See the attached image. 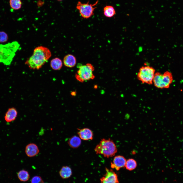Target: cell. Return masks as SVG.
<instances>
[{
  "mask_svg": "<svg viewBox=\"0 0 183 183\" xmlns=\"http://www.w3.org/2000/svg\"><path fill=\"white\" fill-rule=\"evenodd\" d=\"M32 55L25 62L29 68L32 69H39L48 61L51 56L50 50L47 48L40 46L34 50Z\"/></svg>",
  "mask_w": 183,
  "mask_h": 183,
  "instance_id": "obj_1",
  "label": "cell"
},
{
  "mask_svg": "<svg viewBox=\"0 0 183 183\" xmlns=\"http://www.w3.org/2000/svg\"><path fill=\"white\" fill-rule=\"evenodd\" d=\"M20 46V44L16 41L4 45L0 44V63L10 65Z\"/></svg>",
  "mask_w": 183,
  "mask_h": 183,
  "instance_id": "obj_2",
  "label": "cell"
},
{
  "mask_svg": "<svg viewBox=\"0 0 183 183\" xmlns=\"http://www.w3.org/2000/svg\"><path fill=\"white\" fill-rule=\"evenodd\" d=\"M94 150L96 153L103 155L109 158L114 156L117 152L116 146L112 140L103 139L96 146Z\"/></svg>",
  "mask_w": 183,
  "mask_h": 183,
  "instance_id": "obj_3",
  "label": "cell"
},
{
  "mask_svg": "<svg viewBox=\"0 0 183 183\" xmlns=\"http://www.w3.org/2000/svg\"><path fill=\"white\" fill-rule=\"evenodd\" d=\"M173 80L172 74L166 71L162 74L160 72L155 73L153 83L156 87L160 89L169 88Z\"/></svg>",
  "mask_w": 183,
  "mask_h": 183,
  "instance_id": "obj_4",
  "label": "cell"
},
{
  "mask_svg": "<svg viewBox=\"0 0 183 183\" xmlns=\"http://www.w3.org/2000/svg\"><path fill=\"white\" fill-rule=\"evenodd\" d=\"M78 70L76 74V79L81 82L93 79L95 76L93 74L94 69L90 64L87 63L85 65H78Z\"/></svg>",
  "mask_w": 183,
  "mask_h": 183,
  "instance_id": "obj_5",
  "label": "cell"
},
{
  "mask_svg": "<svg viewBox=\"0 0 183 183\" xmlns=\"http://www.w3.org/2000/svg\"><path fill=\"white\" fill-rule=\"evenodd\" d=\"M155 72V69L151 67L143 66L139 70L137 78L142 83L151 85L153 83Z\"/></svg>",
  "mask_w": 183,
  "mask_h": 183,
  "instance_id": "obj_6",
  "label": "cell"
},
{
  "mask_svg": "<svg viewBox=\"0 0 183 183\" xmlns=\"http://www.w3.org/2000/svg\"><path fill=\"white\" fill-rule=\"evenodd\" d=\"M98 2L97 0L94 3L89 4L88 2L86 3H83L79 1L76 6L81 15L84 18L87 19L94 14V10L96 7H95Z\"/></svg>",
  "mask_w": 183,
  "mask_h": 183,
  "instance_id": "obj_7",
  "label": "cell"
},
{
  "mask_svg": "<svg viewBox=\"0 0 183 183\" xmlns=\"http://www.w3.org/2000/svg\"><path fill=\"white\" fill-rule=\"evenodd\" d=\"M106 172L100 179L101 183H119L117 174L112 169L105 168Z\"/></svg>",
  "mask_w": 183,
  "mask_h": 183,
  "instance_id": "obj_8",
  "label": "cell"
},
{
  "mask_svg": "<svg viewBox=\"0 0 183 183\" xmlns=\"http://www.w3.org/2000/svg\"><path fill=\"white\" fill-rule=\"evenodd\" d=\"M126 161V159L123 156L118 155L115 156L112 162H111V167L117 171L125 166Z\"/></svg>",
  "mask_w": 183,
  "mask_h": 183,
  "instance_id": "obj_9",
  "label": "cell"
},
{
  "mask_svg": "<svg viewBox=\"0 0 183 183\" xmlns=\"http://www.w3.org/2000/svg\"><path fill=\"white\" fill-rule=\"evenodd\" d=\"M77 129L78 130L77 133L81 139L84 140H92L93 139V134L92 131L90 129L87 128Z\"/></svg>",
  "mask_w": 183,
  "mask_h": 183,
  "instance_id": "obj_10",
  "label": "cell"
},
{
  "mask_svg": "<svg viewBox=\"0 0 183 183\" xmlns=\"http://www.w3.org/2000/svg\"><path fill=\"white\" fill-rule=\"evenodd\" d=\"M25 153L29 157H33L36 156L39 152V150L38 146L33 143H30L26 146Z\"/></svg>",
  "mask_w": 183,
  "mask_h": 183,
  "instance_id": "obj_11",
  "label": "cell"
},
{
  "mask_svg": "<svg viewBox=\"0 0 183 183\" xmlns=\"http://www.w3.org/2000/svg\"><path fill=\"white\" fill-rule=\"evenodd\" d=\"M18 112L14 108H9L5 114L4 118L7 122H10L15 120L17 115Z\"/></svg>",
  "mask_w": 183,
  "mask_h": 183,
  "instance_id": "obj_12",
  "label": "cell"
},
{
  "mask_svg": "<svg viewBox=\"0 0 183 183\" xmlns=\"http://www.w3.org/2000/svg\"><path fill=\"white\" fill-rule=\"evenodd\" d=\"M63 62L64 65L66 66L72 68L76 65V59L74 56L71 54H68L64 57Z\"/></svg>",
  "mask_w": 183,
  "mask_h": 183,
  "instance_id": "obj_13",
  "label": "cell"
},
{
  "mask_svg": "<svg viewBox=\"0 0 183 183\" xmlns=\"http://www.w3.org/2000/svg\"><path fill=\"white\" fill-rule=\"evenodd\" d=\"M81 141L80 137L74 135L70 138L68 141L69 146L73 148H77L81 145Z\"/></svg>",
  "mask_w": 183,
  "mask_h": 183,
  "instance_id": "obj_14",
  "label": "cell"
},
{
  "mask_svg": "<svg viewBox=\"0 0 183 183\" xmlns=\"http://www.w3.org/2000/svg\"><path fill=\"white\" fill-rule=\"evenodd\" d=\"M60 177L63 179H65L70 177L72 175L71 169L68 166H64L60 169L59 172Z\"/></svg>",
  "mask_w": 183,
  "mask_h": 183,
  "instance_id": "obj_15",
  "label": "cell"
},
{
  "mask_svg": "<svg viewBox=\"0 0 183 183\" xmlns=\"http://www.w3.org/2000/svg\"><path fill=\"white\" fill-rule=\"evenodd\" d=\"M50 65L53 69L55 70H59L62 68L63 66V63L60 59L56 57L51 60Z\"/></svg>",
  "mask_w": 183,
  "mask_h": 183,
  "instance_id": "obj_16",
  "label": "cell"
},
{
  "mask_svg": "<svg viewBox=\"0 0 183 183\" xmlns=\"http://www.w3.org/2000/svg\"><path fill=\"white\" fill-rule=\"evenodd\" d=\"M17 176L20 181L23 182L27 181L30 178L28 172L24 170L19 171L17 173Z\"/></svg>",
  "mask_w": 183,
  "mask_h": 183,
  "instance_id": "obj_17",
  "label": "cell"
},
{
  "mask_svg": "<svg viewBox=\"0 0 183 183\" xmlns=\"http://www.w3.org/2000/svg\"><path fill=\"white\" fill-rule=\"evenodd\" d=\"M104 15L106 17L110 18L113 17L115 13L114 8L112 6H106L103 9Z\"/></svg>",
  "mask_w": 183,
  "mask_h": 183,
  "instance_id": "obj_18",
  "label": "cell"
},
{
  "mask_svg": "<svg viewBox=\"0 0 183 183\" xmlns=\"http://www.w3.org/2000/svg\"><path fill=\"white\" fill-rule=\"evenodd\" d=\"M137 165V163L135 160L130 159L126 160L125 167L128 170L132 171L136 168Z\"/></svg>",
  "mask_w": 183,
  "mask_h": 183,
  "instance_id": "obj_19",
  "label": "cell"
},
{
  "mask_svg": "<svg viewBox=\"0 0 183 183\" xmlns=\"http://www.w3.org/2000/svg\"><path fill=\"white\" fill-rule=\"evenodd\" d=\"M9 3L10 7L15 10H19L21 7L22 2L21 0H10Z\"/></svg>",
  "mask_w": 183,
  "mask_h": 183,
  "instance_id": "obj_20",
  "label": "cell"
},
{
  "mask_svg": "<svg viewBox=\"0 0 183 183\" xmlns=\"http://www.w3.org/2000/svg\"><path fill=\"white\" fill-rule=\"evenodd\" d=\"M8 37L7 34L3 31L0 32V42H4L7 41Z\"/></svg>",
  "mask_w": 183,
  "mask_h": 183,
  "instance_id": "obj_21",
  "label": "cell"
},
{
  "mask_svg": "<svg viewBox=\"0 0 183 183\" xmlns=\"http://www.w3.org/2000/svg\"><path fill=\"white\" fill-rule=\"evenodd\" d=\"M31 183H44L43 180L41 177L38 176L33 177L32 179Z\"/></svg>",
  "mask_w": 183,
  "mask_h": 183,
  "instance_id": "obj_22",
  "label": "cell"
},
{
  "mask_svg": "<svg viewBox=\"0 0 183 183\" xmlns=\"http://www.w3.org/2000/svg\"><path fill=\"white\" fill-rule=\"evenodd\" d=\"M44 4V2L41 0H39L37 2V5L38 7L42 6Z\"/></svg>",
  "mask_w": 183,
  "mask_h": 183,
  "instance_id": "obj_23",
  "label": "cell"
},
{
  "mask_svg": "<svg viewBox=\"0 0 183 183\" xmlns=\"http://www.w3.org/2000/svg\"><path fill=\"white\" fill-rule=\"evenodd\" d=\"M57 0V1H63V0Z\"/></svg>",
  "mask_w": 183,
  "mask_h": 183,
  "instance_id": "obj_24",
  "label": "cell"
},
{
  "mask_svg": "<svg viewBox=\"0 0 183 183\" xmlns=\"http://www.w3.org/2000/svg\"><path fill=\"white\" fill-rule=\"evenodd\" d=\"M182 147H183V141L182 142Z\"/></svg>",
  "mask_w": 183,
  "mask_h": 183,
  "instance_id": "obj_25",
  "label": "cell"
}]
</instances>
